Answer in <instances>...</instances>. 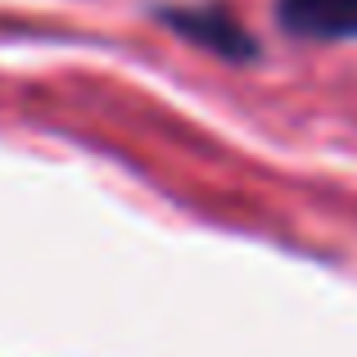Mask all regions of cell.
Wrapping results in <instances>:
<instances>
[{
    "label": "cell",
    "mask_w": 357,
    "mask_h": 357,
    "mask_svg": "<svg viewBox=\"0 0 357 357\" xmlns=\"http://www.w3.org/2000/svg\"><path fill=\"white\" fill-rule=\"evenodd\" d=\"M276 23L298 41H357V0H276Z\"/></svg>",
    "instance_id": "6da1fadb"
},
{
    "label": "cell",
    "mask_w": 357,
    "mask_h": 357,
    "mask_svg": "<svg viewBox=\"0 0 357 357\" xmlns=\"http://www.w3.org/2000/svg\"><path fill=\"white\" fill-rule=\"evenodd\" d=\"M167 23L185 36V41L204 45V50L222 54V59H249L253 54V36L244 32L236 18L218 5H199V9H167Z\"/></svg>",
    "instance_id": "7a4b0ae2"
}]
</instances>
